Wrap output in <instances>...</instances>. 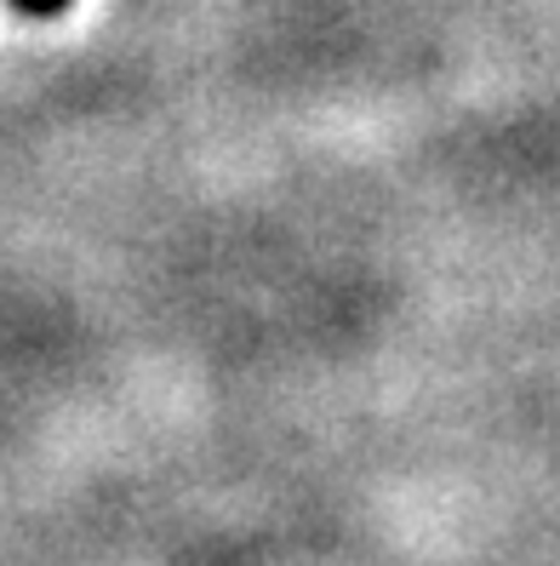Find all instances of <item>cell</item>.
<instances>
[{"label": "cell", "mask_w": 560, "mask_h": 566, "mask_svg": "<svg viewBox=\"0 0 560 566\" xmlns=\"http://www.w3.org/2000/svg\"><path fill=\"white\" fill-rule=\"evenodd\" d=\"M12 7H18L23 18H57L63 7H70V0H12Z\"/></svg>", "instance_id": "6da1fadb"}]
</instances>
